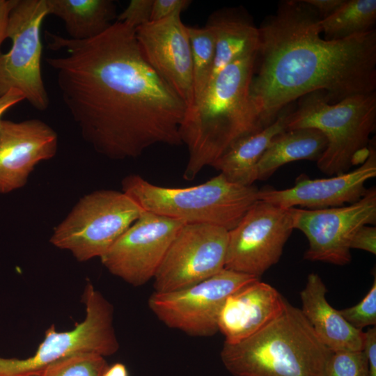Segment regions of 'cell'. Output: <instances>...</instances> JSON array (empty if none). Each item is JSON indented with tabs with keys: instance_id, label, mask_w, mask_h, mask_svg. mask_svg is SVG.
Segmentation results:
<instances>
[{
	"instance_id": "1",
	"label": "cell",
	"mask_w": 376,
	"mask_h": 376,
	"mask_svg": "<svg viewBox=\"0 0 376 376\" xmlns=\"http://www.w3.org/2000/svg\"><path fill=\"white\" fill-rule=\"evenodd\" d=\"M48 47L65 50L46 63L84 139L114 160L156 144H181L187 107L145 58L135 29L116 21L99 36L75 40L45 31Z\"/></svg>"
},
{
	"instance_id": "2",
	"label": "cell",
	"mask_w": 376,
	"mask_h": 376,
	"mask_svg": "<svg viewBox=\"0 0 376 376\" xmlns=\"http://www.w3.org/2000/svg\"><path fill=\"white\" fill-rule=\"evenodd\" d=\"M320 19L303 0L284 1L258 27L250 90L264 128L285 107L315 91H324L331 104L375 92V29L325 40Z\"/></svg>"
},
{
	"instance_id": "3",
	"label": "cell",
	"mask_w": 376,
	"mask_h": 376,
	"mask_svg": "<svg viewBox=\"0 0 376 376\" xmlns=\"http://www.w3.org/2000/svg\"><path fill=\"white\" fill-rule=\"evenodd\" d=\"M256 54L225 67L186 110L179 130L189 153L185 180H193L240 139L264 128L250 90Z\"/></svg>"
},
{
	"instance_id": "4",
	"label": "cell",
	"mask_w": 376,
	"mask_h": 376,
	"mask_svg": "<svg viewBox=\"0 0 376 376\" xmlns=\"http://www.w3.org/2000/svg\"><path fill=\"white\" fill-rule=\"evenodd\" d=\"M331 352L288 301L258 331L237 343H224L220 357L233 376H325Z\"/></svg>"
},
{
	"instance_id": "5",
	"label": "cell",
	"mask_w": 376,
	"mask_h": 376,
	"mask_svg": "<svg viewBox=\"0 0 376 376\" xmlns=\"http://www.w3.org/2000/svg\"><path fill=\"white\" fill-rule=\"evenodd\" d=\"M122 191L145 211L186 224H210L230 230L258 200L259 189L232 182L221 173L189 187L158 186L131 174L122 180Z\"/></svg>"
},
{
	"instance_id": "6",
	"label": "cell",
	"mask_w": 376,
	"mask_h": 376,
	"mask_svg": "<svg viewBox=\"0 0 376 376\" xmlns=\"http://www.w3.org/2000/svg\"><path fill=\"white\" fill-rule=\"evenodd\" d=\"M287 130L311 127L327 140L317 166L329 175L350 171L356 157L370 143L376 125V93L359 94L331 104L324 91H315L297 100Z\"/></svg>"
},
{
	"instance_id": "7",
	"label": "cell",
	"mask_w": 376,
	"mask_h": 376,
	"mask_svg": "<svg viewBox=\"0 0 376 376\" xmlns=\"http://www.w3.org/2000/svg\"><path fill=\"white\" fill-rule=\"evenodd\" d=\"M143 211L123 191L97 190L79 199L55 228L50 242L78 261L100 258Z\"/></svg>"
},
{
	"instance_id": "8",
	"label": "cell",
	"mask_w": 376,
	"mask_h": 376,
	"mask_svg": "<svg viewBox=\"0 0 376 376\" xmlns=\"http://www.w3.org/2000/svg\"><path fill=\"white\" fill-rule=\"evenodd\" d=\"M83 301L86 315L69 331H58L54 324L45 333L36 352L25 359L0 357V376H30L74 354L93 352L103 357L119 348L113 325V308L93 285L86 284Z\"/></svg>"
},
{
	"instance_id": "9",
	"label": "cell",
	"mask_w": 376,
	"mask_h": 376,
	"mask_svg": "<svg viewBox=\"0 0 376 376\" xmlns=\"http://www.w3.org/2000/svg\"><path fill=\"white\" fill-rule=\"evenodd\" d=\"M47 15L46 0H17L7 33L12 46L0 54V97L17 89L39 111L46 110L49 104L41 72L40 29Z\"/></svg>"
},
{
	"instance_id": "10",
	"label": "cell",
	"mask_w": 376,
	"mask_h": 376,
	"mask_svg": "<svg viewBox=\"0 0 376 376\" xmlns=\"http://www.w3.org/2000/svg\"><path fill=\"white\" fill-rule=\"evenodd\" d=\"M257 279H260L224 268L182 289L154 291L148 305L159 320L171 329L191 336H212L219 331L218 317L226 298Z\"/></svg>"
},
{
	"instance_id": "11",
	"label": "cell",
	"mask_w": 376,
	"mask_h": 376,
	"mask_svg": "<svg viewBox=\"0 0 376 376\" xmlns=\"http://www.w3.org/2000/svg\"><path fill=\"white\" fill-rule=\"evenodd\" d=\"M293 229L289 208L258 200L228 230L224 268L260 279L279 262Z\"/></svg>"
},
{
	"instance_id": "12",
	"label": "cell",
	"mask_w": 376,
	"mask_h": 376,
	"mask_svg": "<svg viewBox=\"0 0 376 376\" xmlns=\"http://www.w3.org/2000/svg\"><path fill=\"white\" fill-rule=\"evenodd\" d=\"M294 229L307 237L304 258L337 265L351 260L350 243L357 230L376 223V189H368L359 201L324 209L289 208Z\"/></svg>"
},
{
	"instance_id": "13",
	"label": "cell",
	"mask_w": 376,
	"mask_h": 376,
	"mask_svg": "<svg viewBox=\"0 0 376 376\" xmlns=\"http://www.w3.org/2000/svg\"><path fill=\"white\" fill-rule=\"evenodd\" d=\"M228 230L210 224H185L169 246L154 278L155 292L182 289L225 266Z\"/></svg>"
},
{
	"instance_id": "14",
	"label": "cell",
	"mask_w": 376,
	"mask_h": 376,
	"mask_svg": "<svg viewBox=\"0 0 376 376\" xmlns=\"http://www.w3.org/2000/svg\"><path fill=\"white\" fill-rule=\"evenodd\" d=\"M185 224L143 210L100 258L113 275L133 286L153 279L177 233Z\"/></svg>"
},
{
	"instance_id": "15",
	"label": "cell",
	"mask_w": 376,
	"mask_h": 376,
	"mask_svg": "<svg viewBox=\"0 0 376 376\" xmlns=\"http://www.w3.org/2000/svg\"><path fill=\"white\" fill-rule=\"evenodd\" d=\"M134 29L148 63L183 101L187 109L191 107L194 102L191 53L180 13L150 21Z\"/></svg>"
},
{
	"instance_id": "16",
	"label": "cell",
	"mask_w": 376,
	"mask_h": 376,
	"mask_svg": "<svg viewBox=\"0 0 376 376\" xmlns=\"http://www.w3.org/2000/svg\"><path fill=\"white\" fill-rule=\"evenodd\" d=\"M368 154L352 171L327 178L310 179L301 175L294 186L285 189L265 187L259 189L258 200L282 208L295 206L324 209L343 206L359 201L366 193V182L376 176L375 143L368 145Z\"/></svg>"
},
{
	"instance_id": "17",
	"label": "cell",
	"mask_w": 376,
	"mask_h": 376,
	"mask_svg": "<svg viewBox=\"0 0 376 376\" xmlns=\"http://www.w3.org/2000/svg\"><path fill=\"white\" fill-rule=\"evenodd\" d=\"M56 132L46 123L33 118L0 121V193L24 187L35 166L56 155Z\"/></svg>"
},
{
	"instance_id": "18",
	"label": "cell",
	"mask_w": 376,
	"mask_h": 376,
	"mask_svg": "<svg viewBox=\"0 0 376 376\" xmlns=\"http://www.w3.org/2000/svg\"><path fill=\"white\" fill-rule=\"evenodd\" d=\"M287 300L271 285L257 279L230 294L218 317L224 343H239L258 331L284 310Z\"/></svg>"
},
{
	"instance_id": "19",
	"label": "cell",
	"mask_w": 376,
	"mask_h": 376,
	"mask_svg": "<svg viewBox=\"0 0 376 376\" xmlns=\"http://www.w3.org/2000/svg\"><path fill=\"white\" fill-rule=\"evenodd\" d=\"M327 288L316 273L308 275L300 293L301 311L320 341L331 351L363 350L364 332L353 327L326 299Z\"/></svg>"
},
{
	"instance_id": "20",
	"label": "cell",
	"mask_w": 376,
	"mask_h": 376,
	"mask_svg": "<svg viewBox=\"0 0 376 376\" xmlns=\"http://www.w3.org/2000/svg\"><path fill=\"white\" fill-rule=\"evenodd\" d=\"M295 105V102L287 105L270 125L240 139L211 166L232 182L253 185L258 180L257 166L260 157L272 139L287 130L288 116Z\"/></svg>"
},
{
	"instance_id": "21",
	"label": "cell",
	"mask_w": 376,
	"mask_h": 376,
	"mask_svg": "<svg viewBox=\"0 0 376 376\" xmlns=\"http://www.w3.org/2000/svg\"><path fill=\"white\" fill-rule=\"evenodd\" d=\"M207 25L215 36V58L210 81L235 60L257 53L259 29L249 16L238 9L217 12L211 16Z\"/></svg>"
},
{
	"instance_id": "22",
	"label": "cell",
	"mask_w": 376,
	"mask_h": 376,
	"mask_svg": "<svg viewBox=\"0 0 376 376\" xmlns=\"http://www.w3.org/2000/svg\"><path fill=\"white\" fill-rule=\"evenodd\" d=\"M327 146L325 136L318 130L304 127L285 130L276 134L260 157L258 180H266L289 162L318 161Z\"/></svg>"
},
{
	"instance_id": "23",
	"label": "cell",
	"mask_w": 376,
	"mask_h": 376,
	"mask_svg": "<svg viewBox=\"0 0 376 376\" xmlns=\"http://www.w3.org/2000/svg\"><path fill=\"white\" fill-rule=\"evenodd\" d=\"M47 15L61 19L68 38L85 40L107 30L116 17L111 0H46Z\"/></svg>"
},
{
	"instance_id": "24",
	"label": "cell",
	"mask_w": 376,
	"mask_h": 376,
	"mask_svg": "<svg viewBox=\"0 0 376 376\" xmlns=\"http://www.w3.org/2000/svg\"><path fill=\"white\" fill-rule=\"evenodd\" d=\"M375 22V0H345L319 24L325 40H340L373 29Z\"/></svg>"
},
{
	"instance_id": "25",
	"label": "cell",
	"mask_w": 376,
	"mask_h": 376,
	"mask_svg": "<svg viewBox=\"0 0 376 376\" xmlns=\"http://www.w3.org/2000/svg\"><path fill=\"white\" fill-rule=\"evenodd\" d=\"M187 31L191 53L194 104L211 79L215 58V36L208 25L203 28L187 26Z\"/></svg>"
},
{
	"instance_id": "26",
	"label": "cell",
	"mask_w": 376,
	"mask_h": 376,
	"mask_svg": "<svg viewBox=\"0 0 376 376\" xmlns=\"http://www.w3.org/2000/svg\"><path fill=\"white\" fill-rule=\"evenodd\" d=\"M108 366L104 357L93 352H81L50 364L40 376H102Z\"/></svg>"
},
{
	"instance_id": "27",
	"label": "cell",
	"mask_w": 376,
	"mask_h": 376,
	"mask_svg": "<svg viewBox=\"0 0 376 376\" xmlns=\"http://www.w3.org/2000/svg\"><path fill=\"white\" fill-rule=\"evenodd\" d=\"M325 376H368V367L363 350L332 351Z\"/></svg>"
},
{
	"instance_id": "28",
	"label": "cell",
	"mask_w": 376,
	"mask_h": 376,
	"mask_svg": "<svg viewBox=\"0 0 376 376\" xmlns=\"http://www.w3.org/2000/svg\"><path fill=\"white\" fill-rule=\"evenodd\" d=\"M343 318L355 329L376 324V279L363 299L357 304L340 310Z\"/></svg>"
},
{
	"instance_id": "29",
	"label": "cell",
	"mask_w": 376,
	"mask_h": 376,
	"mask_svg": "<svg viewBox=\"0 0 376 376\" xmlns=\"http://www.w3.org/2000/svg\"><path fill=\"white\" fill-rule=\"evenodd\" d=\"M153 0H132L127 8L117 16L118 22L133 28L150 21Z\"/></svg>"
},
{
	"instance_id": "30",
	"label": "cell",
	"mask_w": 376,
	"mask_h": 376,
	"mask_svg": "<svg viewBox=\"0 0 376 376\" xmlns=\"http://www.w3.org/2000/svg\"><path fill=\"white\" fill-rule=\"evenodd\" d=\"M191 2L189 0H153L150 21H158L181 13Z\"/></svg>"
},
{
	"instance_id": "31",
	"label": "cell",
	"mask_w": 376,
	"mask_h": 376,
	"mask_svg": "<svg viewBox=\"0 0 376 376\" xmlns=\"http://www.w3.org/2000/svg\"><path fill=\"white\" fill-rule=\"evenodd\" d=\"M350 249H360L376 254V227L365 225L354 235Z\"/></svg>"
},
{
	"instance_id": "32",
	"label": "cell",
	"mask_w": 376,
	"mask_h": 376,
	"mask_svg": "<svg viewBox=\"0 0 376 376\" xmlns=\"http://www.w3.org/2000/svg\"><path fill=\"white\" fill-rule=\"evenodd\" d=\"M363 352L366 354L368 376H376V328L369 329L364 332Z\"/></svg>"
},
{
	"instance_id": "33",
	"label": "cell",
	"mask_w": 376,
	"mask_h": 376,
	"mask_svg": "<svg viewBox=\"0 0 376 376\" xmlns=\"http://www.w3.org/2000/svg\"><path fill=\"white\" fill-rule=\"evenodd\" d=\"M306 3L313 8L320 17L324 19L334 14L345 0H303Z\"/></svg>"
},
{
	"instance_id": "34",
	"label": "cell",
	"mask_w": 376,
	"mask_h": 376,
	"mask_svg": "<svg viewBox=\"0 0 376 376\" xmlns=\"http://www.w3.org/2000/svg\"><path fill=\"white\" fill-rule=\"evenodd\" d=\"M17 0H0V54L1 47L4 40L8 38L7 33L10 13Z\"/></svg>"
},
{
	"instance_id": "35",
	"label": "cell",
	"mask_w": 376,
	"mask_h": 376,
	"mask_svg": "<svg viewBox=\"0 0 376 376\" xmlns=\"http://www.w3.org/2000/svg\"><path fill=\"white\" fill-rule=\"evenodd\" d=\"M25 97L19 90L13 88L0 97V121L3 114L13 106L18 104Z\"/></svg>"
},
{
	"instance_id": "36",
	"label": "cell",
	"mask_w": 376,
	"mask_h": 376,
	"mask_svg": "<svg viewBox=\"0 0 376 376\" xmlns=\"http://www.w3.org/2000/svg\"><path fill=\"white\" fill-rule=\"evenodd\" d=\"M102 376H129V373L123 363H116L108 366Z\"/></svg>"
},
{
	"instance_id": "37",
	"label": "cell",
	"mask_w": 376,
	"mask_h": 376,
	"mask_svg": "<svg viewBox=\"0 0 376 376\" xmlns=\"http://www.w3.org/2000/svg\"><path fill=\"white\" fill-rule=\"evenodd\" d=\"M30 376H40V375H30Z\"/></svg>"
}]
</instances>
